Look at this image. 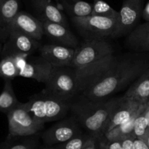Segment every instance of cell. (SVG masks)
<instances>
[{
	"mask_svg": "<svg viewBox=\"0 0 149 149\" xmlns=\"http://www.w3.org/2000/svg\"><path fill=\"white\" fill-rule=\"evenodd\" d=\"M38 149H55V148L54 146H47V147L42 148H38Z\"/></svg>",
	"mask_w": 149,
	"mask_h": 149,
	"instance_id": "obj_37",
	"label": "cell"
},
{
	"mask_svg": "<svg viewBox=\"0 0 149 149\" xmlns=\"http://www.w3.org/2000/svg\"><path fill=\"white\" fill-rule=\"evenodd\" d=\"M135 137L133 135L128 136L121 140L123 149H134V140Z\"/></svg>",
	"mask_w": 149,
	"mask_h": 149,
	"instance_id": "obj_31",
	"label": "cell"
},
{
	"mask_svg": "<svg viewBox=\"0 0 149 149\" xmlns=\"http://www.w3.org/2000/svg\"><path fill=\"white\" fill-rule=\"evenodd\" d=\"M0 51H1V45H0Z\"/></svg>",
	"mask_w": 149,
	"mask_h": 149,
	"instance_id": "obj_38",
	"label": "cell"
},
{
	"mask_svg": "<svg viewBox=\"0 0 149 149\" xmlns=\"http://www.w3.org/2000/svg\"><path fill=\"white\" fill-rule=\"evenodd\" d=\"M72 101L61 100L45 91L37 94L24 102L27 110L43 123L60 121L67 115L71 108Z\"/></svg>",
	"mask_w": 149,
	"mask_h": 149,
	"instance_id": "obj_3",
	"label": "cell"
},
{
	"mask_svg": "<svg viewBox=\"0 0 149 149\" xmlns=\"http://www.w3.org/2000/svg\"><path fill=\"white\" fill-rule=\"evenodd\" d=\"M144 114L146 119H147L148 127V130H149V100L147 102V104H146V107H145L144 109Z\"/></svg>",
	"mask_w": 149,
	"mask_h": 149,
	"instance_id": "obj_34",
	"label": "cell"
},
{
	"mask_svg": "<svg viewBox=\"0 0 149 149\" xmlns=\"http://www.w3.org/2000/svg\"><path fill=\"white\" fill-rule=\"evenodd\" d=\"M95 139L88 133L84 134L83 132L82 134L75 136L68 141L56 145L54 146V147L55 149H82Z\"/></svg>",
	"mask_w": 149,
	"mask_h": 149,
	"instance_id": "obj_24",
	"label": "cell"
},
{
	"mask_svg": "<svg viewBox=\"0 0 149 149\" xmlns=\"http://www.w3.org/2000/svg\"><path fill=\"white\" fill-rule=\"evenodd\" d=\"M44 35L49 38L54 43L70 47L78 48L79 42L75 35L70 30L69 27L53 22H42Z\"/></svg>",
	"mask_w": 149,
	"mask_h": 149,
	"instance_id": "obj_15",
	"label": "cell"
},
{
	"mask_svg": "<svg viewBox=\"0 0 149 149\" xmlns=\"http://www.w3.org/2000/svg\"><path fill=\"white\" fill-rule=\"evenodd\" d=\"M147 102H145L144 104H143V105L140 107V109L136 112L134 114V116L130 120H128L127 122L124 123V124H121V125L118 126V127H114L113 129L110 130V131L104 133L103 137L105 140H109V141H113V140H119V141H121L122 139L125 138V137H128V136L133 135L132 133L133 128H134V120H135L136 117L138 115L139 113L146 106Z\"/></svg>",
	"mask_w": 149,
	"mask_h": 149,
	"instance_id": "obj_21",
	"label": "cell"
},
{
	"mask_svg": "<svg viewBox=\"0 0 149 149\" xmlns=\"http://www.w3.org/2000/svg\"><path fill=\"white\" fill-rule=\"evenodd\" d=\"M97 141L99 142L100 149H123L121 142L119 140L109 141L102 137Z\"/></svg>",
	"mask_w": 149,
	"mask_h": 149,
	"instance_id": "obj_29",
	"label": "cell"
},
{
	"mask_svg": "<svg viewBox=\"0 0 149 149\" xmlns=\"http://www.w3.org/2000/svg\"><path fill=\"white\" fill-rule=\"evenodd\" d=\"M42 91L61 100L72 101L78 94L74 70L71 67H54L51 77Z\"/></svg>",
	"mask_w": 149,
	"mask_h": 149,
	"instance_id": "obj_6",
	"label": "cell"
},
{
	"mask_svg": "<svg viewBox=\"0 0 149 149\" xmlns=\"http://www.w3.org/2000/svg\"><path fill=\"white\" fill-rule=\"evenodd\" d=\"M19 71L12 56H5L0 61V77L5 80H13L18 76Z\"/></svg>",
	"mask_w": 149,
	"mask_h": 149,
	"instance_id": "obj_25",
	"label": "cell"
},
{
	"mask_svg": "<svg viewBox=\"0 0 149 149\" xmlns=\"http://www.w3.org/2000/svg\"><path fill=\"white\" fill-rule=\"evenodd\" d=\"M3 51L4 57L24 54L30 56L40 48L39 41L16 30L9 33Z\"/></svg>",
	"mask_w": 149,
	"mask_h": 149,
	"instance_id": "obj_11",
	"label": "cell"
},
{
	"mask_svg": "<svg viewBox=\"0 0 149 149\" xmlns=\"http://www.w3.org/2000/svg\"><path fill=\"white\" fill-rule=\"evenodd\" d=\"M124 97L141 101H148L149 67L130 86Z\"/></svg>",
	"mask_w": 149,
	"mask_h": 149,
	"instance_id": "obj_20",
	"label": "cell"
},
{
	"mask_svg": "<svg viewBox=\"0 0 149 149\" xmlns=\"http://www.w3.org/2000/svg\"><path fill=\"white\" fill-rule=\"evenodd\" d=\"M63 9L71 18L91 15L92 5L83 0H60Z\"/></svg>",
	"mask_w": 149,
	"mask_h": 149,
	"instance_id": "obj_22",
	"label": "cell"
},
{
	"mask_svg": "<svg viewBox=\"0 0 149 149\" xmlns=\"http://www.w3.org/2000/svg\"><path fill=\"white\" fill-rule=\"evenodd\" d=\"M12 56L13 57L14 61H15V64L18 71L21 72V70H24L28 63V58L29 56L24 54H18Z\"/></svg>",
	"mask_w": 149,
	"mask_h": 149,
	"instance_id": "obj_30",
	"label": "cell"
},
{
	"mask_svg": "<svg viewBox=\"0 0 149 149\" xmlns=\"http://www.w3.org/2000/svg\"><path fill=\"white\" fill-rule=\"evenodd\" d=\"M147 104V103H146ZM146 107L145 106L143 110L138 113V115L136 117L134 123V128H133V135L135 138H139L143 140L146 136L148 127V121L146 119L144 114V109Z\"/></svg>",
	"mask_w": 149,
	"mask_h": 149,
	"instance_id": "obj_27",
	"label": "cell"
},
{
	"mask_svg": "<svg viewBox=\"0 0 149 149\" xmlns=\"http://www.w3.org/2000/svg\"><path fill=\"white\" fill-rule=\"evenodd\" d=\"M94 1H96V0H94Z\"/></svg>",
	"mask_w": 149,
	"mask_h": 149,
	"instance_id": "obj_39",
	"label": "cell"
},
{
	"mask_svg": "<svg viewBox=\"0 0 149 149\" xmlns=\"http://www.w3.org/2000/svg\"><path fill=\"white\" fill-rule=\"evenodd\" d=\"M54 67L42 57H29L28 63L25 68L19 72L18 76L45 83L51 77Z\"/></svg>",
	"mask_w": 149,
	"mask_h": 149,
	"instance_id": "obj_16",
	"label": "cell"
},
{
	"mask_svg": "<svg viewBox=\"0 0 149 149\" xmlns=\"http://www.w3.org/2000/svg\"><path fill=\"white\" fill-rule=\"evenodd\" d=\"M149 67V61L143 58H127L118 64L107 74L82 93L90 100H106L137 79Z\"/></svg>",
	"mask_w": 149,
	"mask_h": 149,
	"instance_id": "obj_1",
	"label": "cell"
},
{
	"mask_svg": "<svg viewBox=\"0 0 149 149\" xmlns=\"http://www.w3.org/2000/svg\"><path fill=\"white\" fill-rule=\"evenodd\" d=\"M11 30L21 31L38 41L44 35L42 21L25 11H19L15 15L10 25L9 33Z\"/></svg>",
	"mask_w": 149,
	"mask_h": 149,
	"instance_id": "obj_12",
	"label": "cell"
},
{
	"mask_svg": "<svg viewBox=\"0 0 149 149\" xmlns=\"http://www.w3.org/2000/svg\"><path fill=\"white\" fill-rule=\"evenodd\" d=\"M91 15L117 20L118 18V11L114 10L103 0H96L92 5Z\"/></svg>",
	"mask_w": 149,
	"mask_h": 149,
	"instance_id": "obj_26",
	"label": "cell"
},
{
	"mask_svg": "<svg viewBox=\"0 0 149 149\" xmlns=\"http://www.w3.org/2000/svg\"><path fill=\"white\" fill-rule=\"evenodd\" d=\"M33 9L42 22H53L68 27L65 15L50 0H31Z\"/></svg>",
	"mask_w": 149,
	"mask_h": 149,
	"instance_id": "obj_17",
	"label": "cell"
},
{
	"mask_svg": "<svg viewBox=\"0 0 149 149\" xmlns=\"http://www.w3.org/2000/svg\"><path fill=\"white\" fill-rule=\"evenodd\" d=\"M75 51L76 48L58 44H45L40 47V56L54 67H70Z\"/></svg>",
	"mask_w": 149,
	"mask_h": 149,
	"instance_id": "obj_13",
	"label": "cell"
},
{
	"mask_svg": "<svg viewBox=\"0 0 149 149\" xmlns=\"http://www.w3.org/2000/svg\"><path fill=\"white\" fill-rule=\"evenodd\" d=\"M19 0H0V37L6 40L9 27L19 12Z\"/></svg>",
	"mask_w": 149,
	"mask_h": 149,
	"instance_id": "obj_18",
	"label": "cell"
},
{
	"mask_svg": "<svg viewBox=\"0 0 149 149\" xmlns=\"http://www.w3.org/2000/svg\"><path fill=\"white\" fill-rule=\"evenodd\" d=\"M143 0H124L118 11L115 31L111 38L129 34L137 26L143 13Z\"/></svg>",
	"mask_w": 149,
	"mask_h": 149,
	"instance_id": "obj_9",
	"label": "cell"
},
{
	"mask_svg": "<svg viewBox=\"0 0 149 149\" xmlns=\"http://www.w3.org/2000/svg\"><path fill=\"white\" fill-rule=\"evenodd\" d=\"M81 127L74 116L61 119L44 132L42 139L48 146L67 142L70 139L82 134Z\"/></svg>",
	"mask_w": 149,
	"mask_h": 149,
	"instance_id": "obj_10",
	"label": "cell"
},
{
	"mask_svg": "<svg viewBox=\"0 0 149 149\" xmlns=\"http://www.w3.org/2000/svg\"><path fill=\"white\" fill-rule=\"evenodd\" d=\"M9 136L23 137L35 135L43 129L45 123L36 118L26 109L24 103L20 102L7 114Z\"/></svg>",
	"mask_w": 149,
	"mask_h": 149,
	"instance_id": "obj_5",
	"label": "cell"
},
{
	"mask_svg": "<svg viewBox=\"0 0 149 149\" xmlns=\"http://www.w3.org/2000/svg\"><path fill=\"white\" fill-rule=\"evenodd\" d=\"M33 136L24 137V140L10 145L6 149H38V139Z\"/></svg>",
	"mask_w": 149,
	"mask_h": 149,
	"instance_id": "obj_28",
	"label": "cell"
},
{
	"mask_svg": "<svg viewBox=\"0 0 149 149\" xmlns=\"http://www.w3.org/2000/svg\"><path fill=\"white\" fill-rule=\"evenodd\" d=\"M142 17L146 21H149V0L145 5L142 13Z\"/></svg>",
	"mask_w": 149,
	"mask_h": 149,
	"instance_id": "obj_33",
	"label": "cell"
},
{
	"mask_svg": "<svg viewBox=\"0 0 149 149\" xmlns=\"http://www.w3.org/2000/svg\"><path fill=\"white\" fill-rule=\"evenodd\" d=\"M143 140H144L145 142H146V144H147L148 146L149 147V130H148V132H147V133H146V136H145L144 138H143Z\"/></svg>",
	"mask_w": 149,
	"mask_h": 149,
	"instance_id": "obj_36",
	"label": "cell"
},
{
	"mask_svg": "<svg viewBox=\"0 0 149 149\" xmlns=\"http://www.w3.org/2000/svg\"><path fill=\"white\" fill-rule=\"evenodd\" d=\"M113 47L106 40L85 41L76 48L70 67L78 69L113 54Z\"/></svg>",
	"mask_w": 149,
	"mask_h": 149,
	"instance_id": "obj_8",
	"label": "cell"
},
{
	"mask_svg": "<svg viewBox=\"0 0 149 149\" xmlns=\"http://www.w3.org/2000/svg\"><path fill=\"white\" fill-rule=\"evenodd\" d=\"M146 102L147 101H141L135 99L125 97L124 96L121 97L119 103L110 116L104 133L110 131L114 127H118L127 122L134 116V114L140 109L143 104Z\"/></svg>",
	"mask_w": 149,
	"mask_h": 149,
	"instance_id": "obj_14",
	"label": "cell"
},
{
	"mask_svg": "<svg viewBox=\"0 0 149 149\" xmlns=\"http://www.w3.org/2000/svg\"><path fill=\"white\" fill-rule=\"evenodd\" d=\"M118 58L112 54L81 68H72L76 79L78 94H82L85 90L98 82L118 64Z\"/></svg>",
	"mask_w": 149,
	"mask_h": 149,
	"instance_id": "obj_7",
	"label": "cell"
},
{
	"mask_svg": "<svg viewBox=\"0 0 149 149\" xmlns=\"http://www.w3.org/2000/svg\"><path fill=\"white\" fill-rule=\"evenodd\" d=\"M120 100L121 98L94 101L84 97L72 102L70 111L81 127L98 140L104 136L110 116Z\"/></svg>",
	"mask_w": 149,
	"mask_h": 149,
	"instance_id": "obj_2",
	"label": "cell"
},
{
	"mask_svg": "<svg viewBox=\"0 0 149 149\" xmlns=\"http://www.w3.org/2000/svg\"><path fill=\"white\" fill-rule=\"evenodd\" d=\"M127 45L134 51H149V21L136 26L128 34Z\"/></svg>",
	"mask_w": 149,
	"mask_h": 149,
	"instance_id": "obj_19",
	"label": "cell"
},
{
	"mask_svg": "<svg viewBox=\"0 0 149 149\" xmlns=\"http://www.w3.org/2000/svg\"><path fill=\"white\" fill-rule=\"evenodd\" d=\"M134 149H149V147L143 140L139 138H135L134 140Z\"/></svg>",
	"mask_w": 149,
	"mask_h": 149,
	"instance_id": "obj_32",
	"label": "cell"
},
{
	"mask_svg": "<svg viewBox=\"0 0 149 149\" xmlns=\"http://www.w3.org/2000/svg\"><path fill=\"white\" fill-rule=\"evenodd\" d=\"M71 21L85 41L111 38L117 24L116 19L94 15L71 18Z\"/></svg>",
	"mask_w": 149,
	"mask_h": 149,
	"instance_id": "obj_4",
	"label": "cell"
},
{
	"mask_svg": "<svg viewBox=\"0 0 149 149\" xmlns=\"http://www.w3.org/2000/svg\"><path fill=\"white\" fill-rule=\"evenodd\" d=\"M97 140L95 139V140H92L91 143H88L87 146H86L85 147L82 149H97V146H96V144H97Z\"/></svg>",
	"mask_w": 149,
	"mask_h": 149,
	"instance_id": "obj_35",
	"label": "cell"
},
{
	"mask_svg": "<svg viewBox=\"0 0 149 149\" xmlns=\"http://www.w3.org/2000/svg\"><path fill=\"white\" fill-rule=\"evenodd\" d=\"M20 103L13 87L11 80H5L3 90L0 94V112L8 114Z\"/></svg>",
	"mask_w": 149,
	"mask_h": 149,
	"instance_id": "obj_23",
	"label": "cell"
}]
</instances>
